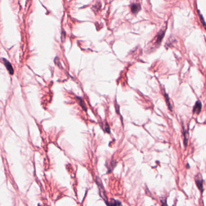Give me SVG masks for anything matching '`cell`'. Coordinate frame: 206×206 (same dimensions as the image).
Segmentation results:
<instances>
[{"mask_svg": "<svg viewBox=\"0 0 206 206\" xmlns=\"http://www.w3.org/2000/svg\"><path fill=\"white\" fill-rule=\"evenodd\" d=\"M195 183L198 188L201 192L203 191V180L202 179L201 175H197L195 176Z\"/></svg>", "mask_w": 206, "mask_h": 206, "instance_id": "6da1fadb", "label": "cell"}, {"mask_svg": "<svg viewBox=\"0 0 206 206\" xmlns=\"http://www.w3.org/2000/svg\"><path fill=\"white\" fill-rule=\"evenodd\" d=\"M3 63L4 64V65L5 66V67H6L7 70H8V71L9 72V73L10 74H13V73H14V70L13 68V66L12 65V64H11L9 61L7 60H6L4 58H3Z\"/></svg>", "mask_w": 206, "mask_h": 206, "instance_id": "7a4b0ae2", "label": "cell"}, {"mask_svg": "<svg viewBox=\"0 0 206 206\" xmlns=\"http://www.w3.org/2000/svg\"><path fill=\"white\" fill-rule=\"evenodd\" d=\"M201 109H202V103L200 101H197L195 103V105H194V107L193 109V112L195 114H199L201 111Z\"/></svg>", "mask_w": 206, "mask_h": 206, "instance_id": "3957f363", "label": "cell"}, {"mask_svg": "<svg viewBox=\"0 0 206 206\" xmlns=\"http://www.w3.org/2000/svg\"><path fill=\"white\" fill-rule=\"evenodd\" d=\"M164 34H165V30H161L159 33H158L157 35V38H156V40H155V44H160L161 42V41L163 40V38L164 36Z\"/></svg>", "mask_w": 206, "mask_h": 206, "instance_id": "277c9868", "label": "cell"}, {"mask_svg": "<svg viewBox=\"0 0 206 206\" xmlns=\"http://www.w3.org/2000/svg\"><path fill=\"white\" fill-rule=\"evenodd\" d=\"M131 11L133 13L136 14L141 10V5L139 4H132L131 5Z\"/></svg>", "mask_w": 206, "mask_h": 206, "instance_id": "5b68a950", "label": "cell"}, {"mask_svg": "<svg viewBox=\"0 0 206 206\" xmlns=\"http://www.w3.org/2000/svg\"><path fill=\"white\" fill-rule=\"evenodd\" d=\"M108 206H120L121 203L117 201H115V200H113L110 202L107 203Z\"/></svg>", "mask_w": 206, "mask_h": 206, "instance_id": "8992f818", "label": "cell"}, {"mask_svg": "<svg viewBox=\"0 0 206 206\" xmlns=\"http://www.w3.org/2000/svg\"><path fill=\"white\" fill-rule=\"evenodd\" d=\"M198 13H199V18H200V20H201V23H202V24H203V25L204 27L205 28V30H206V23L205 22V21L204 20L203 16H202V15H201V13H200V12H199V10L198 11Z\"/></svg>", "mask_w": 206, "mask_h": 206, "instance_id": "52a82bcc", "label": "cell"}, {"mask_svg": "<svg viewBox=\"0 0 206 206\" xmlns=\"http://www.w3.org/2000/svg\"><path fill=\"white\" fill-rule=\"evenodd\" d=\"M77 99L78 100H79V102H80V105H81V106L82 107V108H83V109H84V110H87V108H86V107H85L86 106H85V102H83V100H82V99L79 98V97H77Z\"/></svg>", "mask_w": 206, "mask_h": 206, "instance_id": "ba28073f", "label": "cell"}, {"mask_svg": "<svg viewBox=\"0 0 206 206\" xmlns=\"http://www.w3.org/2000/svg\"><path fill=\"white\" fill-rule=\"evenodd\" d=\"M164 96H165L166 103H167V104H168V105L169 108L170 110H172V109H171V105H170V102H169V96H168V94L164 93Z\"/></svg>", "mask_w": 206, "mask_h": 206, "instance_id": "9c48e42d", "label": "cell"}, {"mask_svg": "<svg viewBox=\"0 0 206 206\" xmlns=\"http://www.w3.org/2000/svg\"><path fill=\"white\" fill-rule=\"evenodd\" d=\"M184 135H185V141H184V142H185V146H187V140H188V134H187V132L186 131H185V132H184Z\"/></svg>", "mask_w": 206, "mask_h": 206, "instance_id": "30bf717a", "label": "cell"}, {"mask_svg": "<svg viewBox=\"0 0 206 206\" xmlns=\"http://www.w3.org/2000/svg\"><path fill=\"white\" fill-rule=\"evenodd\" d=\"M161 203H162V206H168V204H167V203H166V198H162L161 199Z\"/></svg>", "mask_w": 206, "mask_h": 206, "instance_id": "8fae6325", "label": "cell"}, {"mask_svg": "<svg viewBox=\"0 0 206 206\" xmlns=\"http://www.w3.org/2000/svg\"><path fill=\"white\" fill-rule=\"evenodd\" d=\"M38 206H44V205H38Z\"/></svg>", "mask_w": 206, "mask_h": 206, "instance_id": "7c38bea8", "label": "cell"}]
</instances>
